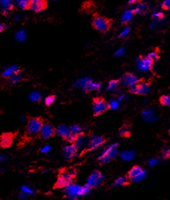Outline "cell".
<instances>
[{"instance_id": "8fae6325", "label": "cell", "mask_w": 170, "mask_h": 200, "mask_svg": "<svg viewBox=\"0 0 170 200\" xmlns=\"http://www.w3.org/2000/svg\"><path fill=\"white\" fill-rule=\"evenodd\" d=\"M139 79L132 73H130V72H127V73H124L122 75V76L120 79V82L122 83V84L125 86H134V85L137 84L139 83Z\"/></svg>"}, {"instance_id": "4fadbf2b", "label": "cell", "mask_w": 170, "mask_h": 200, "mask_svg": "<svg viewBox=\"0 0 170 200\" xmlns=\"http://www.w3.org/2000/svg\"><path fill=\"white\" fill-rule=\"evenodd\" d=\"M14 139V134L11 132L3 133L0 136V145L2 148H8L12 145Z\"/></svg>"}, {"instance_id": "ffe728a7", "label": "cell", "mask_w": 170, "mask_h": 200, "mask_svg": "<svg viewBox=\"0 0 170 200\" xmlns=\"http://www.w3.org/2000/svg\"><path fill=\"white\" fill-rule=\"evenodd\" d=\"M131 180L128 177V176H121V177L118 178L117 180L115 181L114 184V186L116 187H124V186H128L131 184Z\"/></svg>"}, {"instance_id": "5bb4252c", "label": "cell", "mask_w": 170, "mask_h": 200, "mask_svg": "<svg viewBox=\"0 0 170 200\" xmlns=\"http://www.w3.org/2000/svg\"><path fill=\"white\" fill-rule=\"evenodd\" d=\"M102 179H103V176L101 173V172H99V170H96L90 175L89 179H87V184H88L90 187L93 188L99 185L102 181Z\"/></svg>"}, {"instance_id": "7dc6e473", "label": "cell", "mask_w": 170, "mask_h": 200, "mask_svg": "<svg viewBox=\"0 0 170 200\" xmlns=\"http://www.w3.org/2000/svg\"><path fill=\"white\" fill-rule=\"evenodd\" d=\"M1 1H11V0H1Z\"/></svg>"}, {"instance_id": "277c9868", "label": "cell", "mask_w": 170, "mask_h": 200, "mask_svg": "<svg viewBox=\"0 0 170 200\" xmlns=\"http://www.w3.org/2000/svg\"><path fill=\"white\" fill-rule=\"evenodd\" d=\"M43 124L42 119L40 117H31L28 120L26 125V133L29 135L39 133Z\"/></svg>"}, {"instance_id": "f546056e", "label": "cell", "mask_w": 170, "mask_h": 200, "mask_svg": "<svg viewBox=\"0 0 170 200\" xmlns=\"http://www.w3.org/2000/svg\"><path fill=\"white\" fill-rule=\"evenodd\" d=\"M91 189L90 186L88 184H85L84 186L80 187H79V191H78V196L84 195V194H87V193L90 191V190Z\"/></svg>"}, {"instance_id": "1f68e13d", "label": "cell", "mask_w": 170, "mask_h": 200, "mask_svg": "<svg viewBox=\"0 0 170 200\" xmlns=\"http://www.w3.org/2000/svg\"><path fill=\"white\" fill-rule=\"evenodd\" d=\"M71 132H72V135H77L78 133H81V127H80L78 124H73L71 127Z\"/></svg>"}, {"instance_id": "e0dca14e", "label": "cell", "mask_w": 170, "mask_h": 200, "mask_svg": "<svg viewBox=\"0 0 170 200\" xmlns=\"http://www.w3.org/2000/svg\"><path fill=\"white\" fill-rule=\"evenodd\" d=\"M78 148L75 145V144L72 143L71 145H67L66 147H64V156L65 157V158L67 159H72L73 157H75L76 154L78 152Z\"/></svg>"}, {"instance_id": "cb8c5ba5", "label": "cell", "mask_w": 170, "mask_h": 200, "mask_svg": "<svg viewBox=\"0 0 170 200\" xmlns=\"http://www.w3.org/2000/svg\"><path fill=\"white\" fill-rule=\"evenodd\" d=\"M120 79H112L108 83V90L109 91H115L119 88L120 84Z\"/></svg>"}, {"instance_id": "6da1fadb", "label": "cell", "mask_w": 170, "mask_h": 200, "mask_svg": "<svg viewBox=\"0 0 170 200\" xmlns=\"http://www.w3.org/2000/svg\"><path fill=\"white\" fill-rule=\"evenodd\" d=\"M76 173L74 170H64L58 175V179L54 184V189H61L68 187L75 180Z\"/></svg>"}, {"instance_id": "3957f363", "label": "cell", "mask_w": 170, "mask_h": 200, "mask_svg": "<svg viewBox=\"0 0 170 200\" xmlns=\"http://www.w3.org/2000/svg\"><path fill=\"white\" fill-rule=\"evenodd\" d=\"M110 109V105L103 98H95L93 99V116H99L104 114Z\"/></svg>"}, {"instance_id": "ac0fdd59", "label": "cell", "mask_w": 170, "mask_h": 200, "mask_svg": "<svg viewBox=\"0 0 170 200\" xmlns=\"http://www.w3.org/2000/svg\"><path fill=\"white\" fill-rule=\"evenodd\" d=\"M20 71H21V69L19 68L17 66L13 65L5 70V71L2 73V76L5 78H9L14 75H17Z\"/></svg>"}, {"instance_id": "30bf717a", "label": "cell", "mask_w": 170, "mask_h": 200, "mask_svg": "<svg viewBox=\"0 0 170 200\" xmlns=\"http://www.w3.org/2000/svg\"><path fill=\"white\" fill-rule=\"evenodd\" d=\"M128 92L138 95H146L150 92V86L148 83H137L130 87Z\"/></svg>"}, {"instance_id": "e575fe53", "label": "cell", "mask_w": 170, "mask_h": 200, "mask_svg": "<svg viewBox=\"0 0 170 200\" xmlns=\"http://www.w3.org/2000/svg\"><path fill=\"white\" fill-rule=\"evenodd\" d=\"M161 8L164 11L170 10V0H164V2L161 5Z\"/></svg>"}, {"instance_id": "c3c4849f", "label": "cell", "mask_w": 170, "mask_h": 200, "mask_svg": "<svg viewBox=\"0 0 170 200\" xmlns=\"http://www.w3.org/2000/svg\"><path fill=\"white\" fill-rule=\"evenodd\" d=\"M169 136H170V129H169Z\"/></svg>"}, {"instance_id": "f907efd6", "label": "cell", "mask_w": 170, "mask_h": 200, "mask_svg": "<svg viewBox=\"0 0 170 200\" xmlns=\"http://www.w3.org/2000/svg\"><path fill=\"white\" fill-rule=\"evenodd\" d=\"M17 1H18V2H20V1H21V0H17Z\"/></svg>"}, {"instance_id": "5b68a950", "label": "cell", "mask_w": 170, "mask_h": 200, "mask_svg": "<svg viewBox=\"0 0 170 200\" xmlns=\"http://www.w3.org/2000/svg\"><path fill=\"white\" fill-rule=\"evenodd\" d=\"M77 86L82 87L87 92H90L91 91H99L101 89V83H93L90 78H84L79 79L75 83Z\"/></svg>"}, {"instance_id": "4dcf8cb0", "label": "cell", "mask_w": 170, "mask_h": 200, "mask_svg": "<svg viewBox=\"0 0 170 200\" xmlns=\"http://www.w3.org/2000/svg\"><path fill=\"white\" fill-rule=\"evenodd\" d=\"M161 154L164 160H167V159L170 158V148L165 147L161 151Z\"/></svg>"}, {"instance_id": "f5cc1de1", "label": "cell", "mask_w": 170, "mask_h": 200, "mask_svg": "<svg viewBox=\"0 0 170 200\" xmlns=\"http://www.w3.org/2000/svg\"><path fill=\"white\" fill-rule=\"evenodd\" d=\"M31 1H32V0H31Z\"/></svg>"}, {"instance_id": "f6af8a7d", "label": "cell", "mask_w": 170, "mask_h": 200, "mask_svg": "<svg viewBox=\"0 0 170 200\" xmlns=\"http://www.w3.org/2000/svg\"><path fill=\"white\" fill-rule=\"evenodd\" d=\"M20 197L21 199H26V197H27V193H25V192L21 193H20Z\"/></svg>"}, {"instance_id": "9c48e42d", "label": "cell", "mask_w": 170, "mask_h": 200, "mask_svg": "<svg viewBox=\"0 0 170 200\" xmlns=\"http://www.w3.org/2000/svg\"><path fill=\"white\" fill-rule=\"evenodd\" d=\"M128 177L134 181H139L142 180L146 176V173L140 166H134L128 173Z\"/></svg>"}, {"instance_id": "8d00e7d4", "label": "cell", "mask_w": 170, "mask_h": 200, "mask_svg": "<svg viewBox=\"0 0 170 200\" xmlns=\"http://www.w3.org/2000/svg\"><path fill=\"white\" fill-rule=\"evenodd\" d=\"M164 14L162 12H158V13H155V14H154L153 15H152V17H153L154 19H157V20H163V19L164 18Z\"/></svg>"}, {"instance_id": "d590c367", "label": "cell", "mask_w": 170, "mask_h": 200, "mask_svg": "<svg viewBox=\"0 0 170 200\" xmlns=\"http://www.w3.org/2000/svg\"><path fill=\"white\" fill-rule=\"evenodd\" d=\"M130 27L127 28V29H125L123 32H122L121 33L119 34V38H127L128 35V34H129V32H130Z\"/></svg>"}, {"instance_id": "9a60e30c", "label": "cell", "mask_w": 170, "mask_h": 200, "mask_svg": "<svg viewBox=\"0 0 170 200\" xmlns=\"http://www.w3.org/2000/svg\"><path fill=\"white\" fill-rule=\"evenodd\" d=\"M47 0H32L31 9L34 12H40L47 8Z\"/></svg>"}, {"instance_id": "b9f144b4", "label": "cell", "mask_w": 170, "mask_h": 200, "mask_svg": "<svg viewBox=\"0 0 170 200\" xmlns=\"http://www.w3.org/2000/svg\"><path fill=\"white\" fill-rule=\"evenodd\" d=\"M140 2H141L140 0H128V5H134Z\"/></svg>"}, {"instance_id": "60d3db41", "label": "cell", "mask_w": 170, "mask_h": 200, "mask_svg": "<svg viewBox=\"0 0 170 200\" xmlns=\"http://www.w3.org/2000/svg\"><path fill=\"white\" fill-rule=\"evenodd\" d=\"M6 28L7 25L5 24V23H1V25H0V31H1V32H2L4 30H5Z\"/></svg>"}, {"instance_id": "816d5d0a", "label": "cell", "mask_w": 170, "mask_h": 200, "mask_svg": "<svg viewBox=\"0 0 170 200\" xmlns=\"http://www.w3.org/2000/svg\"><path fill=\"white\" fill-rule=\"evenodd\" d=\"M140 1H141V2H142V0H140Z\"/></svg>"}, {"instance_id": "ba28073f", "label": "cell", "mask_w": 170, "mask_h": 200, "mask_svg": "<svg viewBox=\"0 0 170 200\" xmlns=\"http://www.w3.org/2000/svg\"><path fill=\"white\" fill-rule=\"evenodd\" d=\"M106 142V139L105 137L102 136H97V135H93V136H90V140H89L88 145H87V148H86L84 152H87V151H93V150L96 149L98 147H99L100 145H103L105 142Z\"/></svg>"}, {"instance_id": "7a4b0ae2", "label": "cell", "mask_w": 170, "mask_h": 200, "mask_svg": "<svg viewBox=\"0 0 170 200\" xmlns=\"http://www.w3.org/2000/svg\"><path fill=\"white\" fill-rule=\"evenodd\" d=\"M113 20L99 14H94L92 19V26L95 29L105 34L110 30L112 26Z\"/></svg>"}, {"instance_id": "83f0119b", "label": "cell", "mask_w": 170, "mask_h": 200, "mask_svg": "<svg viewBox=\"0 0 170 200\" xmlns=\"http://www.w3.org/2000/svg\"><path fill=\"white\" fill-rule=\"evenodd\" d=\"M29 98L33 102H37L39 103L41 100V96L39 93H37V92H33L30 94L29 95Z\"/></svg>"}, {"instance_id": "74e56055", "label": "cell", "mask_w": 170, "mask_h": 200, "mask_svg": "<svg viewBox=\"0 0 170 200\" xmlns=\"http://www.w3.org/2000/svg\"><path fill=\"white\" fill-rule=\"evenodd\" d=\"M109 105H110V109H113V110H115V109L118 108L119 107L118 102L116 101H111V104H109Z\"/></svg>"}, {"instance_id": "681fc988", "label": "cell", "mask_w": 170, "mask_h": 200, "mask_svg": "<svg viewBox=\"0 0 170 200\" xmlns=\"http://www.w3.org/2000/svg\"><path fill=\"white\" fill-rule=\"evenodd\" d=\"M51 1H57V0H51Z\"/></svg>"}, {"instance_id": "836d02e7", "label": "cell", "mask_w": 170, "mask_h": 200, "mask_svg": "<svg viewBox=\"0 0 170 200\" xmlns=\"http://www.w3.org/2000/svg\"><path fill=\"white\" fill-rule=\"evenodd\" d=\"M148 57H149L150 59H152V61H154V62H155V61H158V59H160V56H159V53H158V52H153V53H149V55L147 56Z\"/></svg>"}, {"instance_id": "bcb514c9", "label": "cell", "mask_w": 170, "mask_h": 200, "mask_svg": "<svg viewBox=\"0 0 170 200\" xmlns=\"http://www.w3.org/2000/svg\"><path fill=\"white\" fill-rule=\"evenodd\" d=\"M157 163H158V160H156V159H153V160H152V161L149 162V164H150V166H153V165H155Z\"/></svg>"}, {"instance_id": "ee69618b", "label": "cell", "mask_w": 170, "mask_h": 200, "mask_svg": "<svg viewBox=\"0 0 170 200\" xmlns=\"http://www.w3.org/2000/svg\"><path fill=\"white\" fill-rule=\"evenodd\" d=\"M123 52H124V49H123V48H121V49H119V50L117 51V53H116V56L122 55Z\"/></svg>"}, {"instance_id": "d4e9b609", "label": "cell", "mask_w": 170, "mask_h": 200, "mask_svg": "<svg viewBox=\"0 0 170 200\" xmlns=\"http://www.w3.org/2000/svg\"><path fill=\"white\" fill-rule=\"evenodd\" d=\"M159 102L162 106L170 107V95H162L160 98Z\"/></svg>"}, {"instance_id": "484cf974", "label": "cell", "mask_w": 170, "mask_h": 200, "mask_svg": "<svg viewBox=\"0 0 170 200\" xmlns=\"http://www.w3.org/2000/svg\"><path fill=\"white\" fill-rule=\"evenodd\" d=\"M31 0H21L18 2L20 8L23 10H29L31 8Z\"/></svg>"}, {"instance_id": "44dd1931", "label": "cell", "mask_w": 170, "mask_h": 200, "mask_svg": "<svg viewBox=\"0 0 170 200\" xmlns=\"http://www.w3.org/2000/svg\"><path fill=\"white\" fill-rule=\"evenodd\" d=\"M135 14L134 13V10H129V11H127L124 14L122 15L121 19V23L122 24H127L130 20H131V18L133 17V16Z\"/></svg>"}, {"instance_id": "f35d334b", "label": "cell", "mask_w": 170, "mask_h": 200, "mask_svg": "<svg viewBox=\"0 0 170 200\" xmlns=\"http://www.w3.org/2000/svg\"><path fill=\"white\" fill-rule=\"evenodd\" d=\"M11 81H12V83H17V82H20L22 79L21 78L18 76V75H14V76H11Z\"/></svg>"}, {"instance_id": "f1b7e54d", "label": "cell", "mask_w": 170, "mask_h": 200, "mask_svg": "<svg viewBox=\"0 0 170 200\" xmlns=\"http://www.w3.org/2000/svg\"><path fill=\"white\" fill-rule=\"evenodd\" d=\"M134 154L132 151H123L121 154V157L125 161H130L134 157Z\"/></svg>"}, {"instance_id": "603a6c76", "label": "cell", "mask_w": 170, "mask_h": 200, "mask_svg": "<svg viewBox=\"0 0 170 200\" xmlns=\"http://www.w3.org/2000/svg\"><path fill=\"white\" fill-rule=\"evenodd\" d=\"M148 5L146 3H140L134 10L135 14H145L148 11Z\"/></svg>"}, {"instance_id": "8992f818", "label": "cell", "mask_w": 170, "mask_h": 200, "mask_svg": "<svg viewBox=\"0 0 170 200\" xmlns=\"http://www.w3.org/2000/svg\"><path fill=\"white\" fill-rule=\"evenodd\" d=\"M117 151H118V144H114L104 151L103 154L99 157V161L101 163L110 162L115 158Z\"/></svg>"}, {"instance_id": "4316f807", "label": "cell", "mask_w": 170, "mask_h": 200, "mask_svg": "<svg viewBox=\"0 0 170 200\" xmlns=\"http://www.w3.org/2000/svg\"><path fill=\"white\" fill-rule=\"evenodd\" d=\"M26 38H27V35L24 30H20L15 35V39L17 41H23L26 39Z\"/></svg>"}, {"instance_id": "d6986e66", "label": "cell", "mask_w": 170, "mask_h": 200, "mask_svg": "<svg viewBox=\"0 0 170 200\" xmlns=\"http://www.w3.org/2000/svg\"><path fill=\"white\" fill-rule=\"evenodd\" d=\"M119 136L122 138L130 137L131 135V126L128 124H124L119 130Z\"/></svg>"}, {"instance_id": "7c38bea8", "label": "cell", "mask_w": 170, "mask_h": 200, "mask_svg": "<svg viewBox=\"0 0 170 200\" xmlns=\"http://www.w3.org/2000/svg\"><path fill=\"white\" fill-rule=\"evenodd\" d=\"M137 63L139 69H140L141 70H144V71L152 70L154 64H155V62L148 56H140L137 59Z\"/></svg>"}, {"instance_id": "d6a6232c", "label": "cell", "mask_w": 170, "mask_h": 200, "mask_svg": "<svg viewBox=\"0 0 170 200\" xmlns=\"http://www.w3.org/2000/svg\"><path fill=\"white\" fill-rule=\"evenodd\" d=\"M55 99H56L55 95H49V96H48L45 99V104H46V107H49V106L52 105L55 101Z\"/></svg>"}, {"instance_id": "52a82bcc", "label": "cell", "mask_w": 170, "mask_h": 200, "mask_svg": "<svg viewBox=\"0 0 170 200\" xmlns=\"http://www.w3.org/2000/svg\"><path fill=\"white\" fill-rule=\"evenodd\" d=\"M56 133V129L54 127L51 123L45 122L42 124L40 131L39 132V137L41 139H49V138L54 136Z\"/></svg>"}, {"instance_id": "7402d4cb", "label": "cell", "mask_w": 170, "mask_h": 200, "mask_svg": "<svg viewBox=\"0 0 170 200\" xmlns=\"http://www.w3.org/2000/svg\"><path fill=\"white\" fill-rule=\"evenodd\" d=\"M143 116L146 121L153 122L157 119V116L155 113H153L151 110H146L143 113Z\"/></svg>"}, {"instance_id": "2e32d148", "label": "cell", "mask_w": 170, "mask_h": 200, "mask_svg": "<svg viewBox=\"0 0 170 200\" xmlns=\"http://www.w3.org/2000/svg\"><path fill=\"white\" fill-rule=\"evenodd\" d=\"M56 133L64 140H68L72 136L71 129L64 124H61L57 127Z\"/></svg>"}, {"instance_id": "7bdbcfd3", "label": "cell", "mask_w": 170, "mask_h": 200, "mask_svg": "<svg viewBox=\"0 0 170 200\" xmlns=\"http://www.w3.org/2000/svg\"><path fill=\"white\" fill-rule=\"evenodd\" d=\"M22 190H23L24 192H26V193H33V191L32 190H30L29 188L26 187H23V188H22Z\"/></svg>"}, {"instance_id": "ab89813d", "label": "cell", "mask_w": 170, "mask_h": 200, "mask_svg": "<svg viewBox=\"0 0 170 200\" xmlns=\"http://www.w3.org/2000/svg\"><path fill=\"white\" fill-rule=\"evenodd\" d=\"M49 150H50V147H49V145H46L45 147H43L42 148H41L40 151H41V152L45 153V152H48Z\"/></svg>"}]
</instances>
